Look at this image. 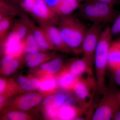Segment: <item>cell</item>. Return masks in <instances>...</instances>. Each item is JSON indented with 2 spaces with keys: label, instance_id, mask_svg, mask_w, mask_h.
<instances>
[{
  "label": "cell",
  "instance_id": "1",
  "mask_svg": "<svg viewBox=\"0 0 120 120\" xmlns=\"http://www.w3.org/2000/svg\"><path fill=\"white\" fill-rule=\"evenodd\" d=\"M64 43L71 52H82V45L87 29L79 19L71 15L60 17L58 24Z\"/></svg>",
  "mask_w": 120,
  "mask_h": 120
},
{
  "label": "cell",
  "instance_id": "2",
  "mask_svg": "<svg viewBox=\"0 0 120 120\" xmlns=\"http://www.w3.org/2000/svg\"><path fill=\"white\" fill-rule=\"evenodd\" d=\"M111 28L107 27L102 31L99 39L95 52L94 62L97 75H104L108 64V57L110 47L112 44Z\"/></svg>",
  "mask_w": 120,
  "mask_h": 120
},
{
  "label": "cell",
  "instance_id": "3",
  "mask_svg": "<svg viewBox=\"0 0 120 120\" xmlns=\"http://www.w3.org/2000/svg\"><path fill=\"white\" fill-rule=\"evenodd\" d=\"M102 23H93L90 28L87 29L82 45L83 58L92 69L94 62L95 52L99 39L102 30Z\"/></svg>",
  "mask_w": 120,
  "mask_h": 120
},
{
  "label": "cell",
  "instance_id": "4",
  "mask_svg": "<svg viewBox=\"0 0 120 120\" xmlns=\"http://www.w3.org/2000/svg\"><path fill=\"white\" fill-rule=\"evenodd\" d=\"M92 75L87 77H79L72 90L83 109L90 105L92 102L97 83L92 78Z\"/></svg>",
  "mask_w": 120,
  "mask_h": 120
},
{
  "label": "cell",
  "instance_id": "5",
  "mask_svg": "<svg viewBox=\"0 0 120 120\" xmlns=\"http://www.w3.org/2000/svg\"><path fill=\"white\" fill-rule=\"evenodd\" d=\"M120 108V94L105 97L92 113V120H107L113 118Z\"/></svg>",
  "mask_w": 120,
  "mask_h": 120
},
{
  "label": "cell",
  "instance_id": "6",
  "mask_svg": "<svg viewBox=\"0 0 120 120\" xmlns=\"http://www.w3.org/2000/svg\"><path fill=\"white\" fill-rule=\"evenodd\" d=\"M30 13L38 24L57 25L60 17L50 8L44 0H36Z\"/></svg>",
  "mask_w": 120,
  "mask_h": 120
},
{
  "label": "cell",
  "instance_id": "7",
  "mask_svg": "<svg viewBox=\"0 0 120 120\" xmlns=\"http://www.w3.org/2000/svg\"><path fill=\"white\" fill-rule=\"evenodd\" d=\"M5 55L19 57L24 53V44L19 35L11 30L4 40L0 43Z\"/></svg>",
  "mask_w": 120,
  "mask_h": 120
},
{
  "label": "cell",
  "instance_id": "8",
  "mask_svg": "<svg viewBox=\"0 0 120 120\" xmlns=\"http://www.w3.org/2000/svg\"><path fill=\"white\" fill-rule=\"evenodd\" d=\"M45 32L54 49L65 52H71L64 43L58 27L50 24H38Z\"/></svg>",
  "mask_w": 120,
  "mask_h": 120
},
{
  "label": "cell",
  "instance_id": "9",
  "mask_svg": "<svg viewBox=\"0 0 120 120\" xmlns=\"http://www.w3.org/2000/svg\"><path fill=\"white\" fill-rule=\"evenodd\" d=\"M20 18L30 31L41 50L46 51L54 49L43 30L39 26H36L26 14L21 15Z\"/></svg>",
  "mask_w": 120,
  "mask_h": 120
},
{
  "label": "cell",
  "instance_id": "10",
  "mask_svg": "<svg viewBox=\"0 0 120 120\" xmlns=\"http://www.w3.org/2000/svg\"><path fill=\"white\" fill-rule=\"evenodd\" d=\"M92 1L101 23L114 22L118 15V12L114 9V7L95 0Z\"/></svg>",
  "mask_w": 120,
  "mask_h": 120
},
{
  "label": "cell",
  "instance_id": "11",
  "mask_svg": "<svg viewBox=\"0 0 120 120\" xmlns=\"http://www.w3.org/2000/svg\"><path fill=\"white\" fill-rule=\"evenodd\" d=\"M70 101L64 94L58 93L46 97L42 103L46 112L60 108L64 104L70 102Z\"/></svg>",
  "mask_w": 120,
  "mask_h": 120
},
{
  "label": "cell",
  "instance_id": "12",
  "mask_svg": "<svg viewBox=\"0 0 120 120\" xmlns=\"http://www.w3.org/2000/svg\"><path fill=\"white\" fill-rule=\"evenodd\" d=\"M82 0H62L54 11L60 17L71 15L82 4Z\"/></svg>",
  "mask_w": 120,
  "mask_h": 120
},
{
  "label": "cell",
  "instance_id": "13",
  "mask_svg": "<svg viewBox=\"0 0 120 120\" xmlns=\"http://www.w3.org/2000/svg\"><path fill=\"white\" fill-rule=\"evenodd\" d=\"M42 100V96L38 93H28L19 98L17 106L20 109L26 111L38 105Z\"/></svg>",
  "mask_w": 120,
  "mask_h": 120
},
{
  "label": "cell",
  "instance_id": "14",
  "mask_svg": "<svg viewBox=\"0 0 120 120\" xmlns=\"http://www.w3.org/2000/svg\"><path fill=\"white\" fill-rule=\"evenodd\" d=\"M83 109L77 108L70 104H64L58 109V120H75L83 111Z\"/></svg>",
  "mask_w": 120,
  "mask_h": 120
},
{
  "label": "cell",
  "instance_id": "15",
  "mask_svg": "<svg viewBox=\"0 0 120 120\" xmlns=\"http://www.w3.org/2000/svg\"><path fill=\"white\" fill-rule=\"evenodd\" d=\"M108 64L111 69L116 71L120 68V41L111 44L108 57Z\"/></svg>",
  "mask_w": 120,
  "mask_h": 120
},
{
  "label": "cell",
  "instance_id": "16",
  "mask_svg": "<svg viewBox=\"0 0 120 120\" xmlns=\"http://www.w3.org/2000/svg\"><path fill=\"white\" fill-rule=\"evenodd\" d=\"M68 70L71 73L78 77H81L85 73L92 74V70L83 58L75 59L71 62Z\"/></svg>",
  "mask_w": 120,
  "mask_h": 120
},
{
  "label": "cell",
  "instance_id": "17",
  "mask_svg": "<svg viewBox=\"0 0 120 120\" xmlns=\"http://www.w3.org/2000/svg\"><path fill=\"white\" fill-rule=\"evenodd\" d=\"M55 54L38 52L34 53H27L25 59L27 65L30 68L37 67L47 60H50L55 56Z\"/></svg>",
  "mask_w": 120,
  "mask_h": 120
},
{
  "label": "cell",
  "instance_id": "18",
  "mask_svg": "<svg viewBox=\"0 0 120 120\" xmlns=\"http://www.w3.org/2000/svg\"><path fill=\"white\" fill-rule=\"evenodd\" d=\"M79 78L71 73L68 69H65L58 76L57 82L62 88L72 90Z\"/></svg>",
  "mask_w": 120,
  "mask_h": 120
},
{
  "label": "cell",
  "instance_id": "19",
  "mask_svg": "<svg viewBox=\"0 0 120 120\" xmlns=\"http://www.w3.org/2000/svg\"><path fill=\"white\" fill-rule=\"evenodd\" d=\"M19 57H15L10 55H5L1 61L2 73L6 75H9L13 73L19 67Z\"/></svg>",
  "mask_w": 120,
  "mask_h": 120
},
{
  "label": "cell",
  "instance_id": "20",
  "mask_svg": "<svg viewBox=\"0 0 120 120\" xmlns=\"http://www.w3.org/2000/svg\"><path fill=\"white\" fill-rule=\"evenodd\" d=\"M63 64V59L60 57H57L51 60L42 64L41 65V71L48 75H53L60 71Z\"/></svg>",
  "mask_w": 120,
  "mask_h": 120
},
{
  "label": "cell",
  "instance_id": "21",
  "mask_svg": "<svg viewBox=\"0 0 120 120\" xmlns=\"http://www.w3.org/2000/svg\"><path fill=\"white\" fill-rule=\"evenodd\" d=\"M18 83L22 89L26 91H32L39 88L40 81L34 78H27L20 76L17 79Z\"/></svg>",
  "mask_w": 120,
  "mask_h": 120
},
{
  "label": "cell",
  "instance_id": "22",
  "mask_svg": "<svg viewBox=\"0 0 120 120\" xmlns=\"http://www.w3.org/2000/svg\"><path fill=\"white\" fill-rule=\"evenodd\" d=\"M23 41L24 44V53H36L41 50L30 30Z\"/></svg>",
  "mask_w": 120,
  "mask_h": 120
},
{
  "label": "cell",
  "instance_id": "23",
  "mask_svg": "<svg viewBox=\"0 0 120 120\" xmlns=\"http://www.w3.org/2000/svg\"><path fill=\"white\" fill-rule=\"evenodd\" d=\"M19 13V10L16 7L4 0H0V18L5 17L12 18Z\"/></svg>",
  "mask_w": 120,
  "mask_h": 120
},
{
  "label": "cell",
  "instance_id": "24",
  "mask_svg": "<svg viewBox=\"0 0 120 120\" xmlns=\"http://www.w3.org/2000/svg\"><path fill=\"white\" fill-rule=\"evenodd\" d=\"M57 83L56 79L50 75L42 78L40 81L39 90L43 92H49L56 88Z\"/></svg>",
  "mask_w": 120,
  "mask_h": 120
},
{
  "label": "cell",
  "instance_id": "25",
  "mask_svg": "<svg viewBox=\"0 0 120 120\" xmlns=\"http://www.w3.org/2000/svg\"><path fill=\"white\" fill-rule=\"evenodd\" d=\"M12 17H5L0 18V41L4 40L9 32L12 23Z\"/></svg>",
  "mask_w": 120,
  "mask_h": 120
},
{
  "label": "cell",
  "instance_id": "26",
  "mask_svg": "<svg viewBox=\"0 0 120 120\" xmlns=\"http://www.w3.org/2000/svg\"><path fill=\"white\" fill-rule=\"evenodd\" d=\"M11 30L15 32L22 40H23L28 34L29 29L26 24L20 18L15 22Z\"/></svg>",
  "mask_w": 120,
  "mask_h": 120
},
{
  "label": "cell",
  "instance_id": "27",
  "mask_svg": "<svg viewBox=\"0 0 120 120\" xmlns=\"http://www.w3.org/2000/svg\"><path fill=\"white\" fill-rule=\"evenodd\" d=\"M7 118L11 120H24L28 118V116L22 112L13 111L7 114Z\"/></svg>",
  "mask_w": 120,
  "mask_h": 120
},
{
  "label": "cell",
  "instance_id": "28",
  "mask_svg": "<svg viewBox=\"0 0 120 120\" xmlns=\"http://www.w3.org/2000/svg\"><path fill=\"white\" fill-rule=\"evenodd\" d=\"M36 0H22L21 6L24 11L30 12Z\"/></svg>",
  "mask_w": 120,
  "mask_h": 120
},
{
  "label": "cell",
  "instance_id": "29",
  "mask_svg": "<svg viewBox=\"0 0 120 120\" xmlns=\"http://www.w3.org/2000/svg\"><path fill=\"white\" fill-rule=\"evenodd\" d=\"M111 31L112 34H116L120 32V13L113 22L111 27Z\"/></svg>",
  "mask_w": 120,
  "mask_h": 120
},
{
  "label": "cell",
  "instance_id": "30",
  "mask_svg": "<svg viewBox=\"0 0 120 120\" xmlns=\"http://www.w3.org/2000/svg\"><path fill=\"white\" fill-rule=\"evenodd\" d=\"M46 4L53 11L62 0H44Z\"/></svg>",
  "mask_w": 120,
  "mask_h": 120
},
{
  "label": "cell",
  "instance_id": "31",
  "mask_svg": "<svg viewBox=\"0 0 120 120\" xmlns=\"http://www.w3.org/2000/svg\"><path fill=\"white\" fill-rule=\"evenodd\" d=\"M95 0L109 5L113 7H114L115 5L117 4L116 0Z\"/></svg>",
  "mask_w": 120,
  "mask_h": 120
},
{
  "label": "cell",
  "instance_id": "32",
  "mask_svg": "<svg viewBox=\"0 0 120 120\" xmlns=\"http://www.w3.org/2000/svg\"><path fill=\"white\" fill-rule=\"evenodd\" d=\"M6 82L4 80L1 79H0V93L1 95L4 92L6 87Z\"/></svg>",
  "mask_w": 120,
  "mask_h": 120
},
{
  "label": "cell",
  "instance_id": "33",
  "mask_svg": "<svg viewBox=\"0 0 120 120\" xmlns=\"http://www.w3.org/2000/svg\"><path fill=\"white\" fill-rule=\"evenodd\" d=\"M114 79L116 83L120 85V68L116 70Z\"/></svg>",
  "mask_w": 120,
  "mask_h": 120
},
{
  "label": "cell",
  "instance_id": "34",
  "mask_svg": "<svg viewBox=\"0 0 120 120\" xmlns=\"http://www.w3.org/2000/svg\"><path fill=\"white\" fill-rule=\"evenodd\" d=\"M114 120H120V110H118L114 116Z\"/></svg>",
  "mask_w": 120,
  "mask_h": 120
},
{
  "label": "cell",
  "instance_id": "35",
  "mask_svg": "<svg viewBox=\"0 0 120 120\" xmlns=\"http://www.w3.org/2000/svg\"><path fill=\"white\" fill-rule=\"evenodd\" d=\"M5 101V98L4 96H1L0 98V104L1 106L4 104Z\"/></svg>",
  "mask_w": 120,
  "mask_h": 120
},
{
  "label": "cell",
  "instance_id": "36",
  "mask_svg": "<svg viewBox=\"0 0 120 120\" xmlns=\"http://www.w3.org/2000/svg\"><path fill=\"white\" fill-rule=\"evenodd\" d=\"M116 0V1L117 4H118V3H119V2H120V0Z\"/></svg>",
  "mask_w": 120,
  "mask_h": 120
},
{
  "label": "cell",
  "instance_id": "37",
  "mask_svg": "<svg viewBox=\"0 0 120 120\" xmlns=\"http://www.w3.org/2000/svg\"><path fill=\"white\" fill-rule=\"evenodd\" d=\"M82 0V1H83V0H84H84Z\"/></svg>",
  "mask_w": 120,
  "mask_h": 120
}]
</instances>
